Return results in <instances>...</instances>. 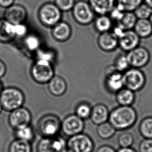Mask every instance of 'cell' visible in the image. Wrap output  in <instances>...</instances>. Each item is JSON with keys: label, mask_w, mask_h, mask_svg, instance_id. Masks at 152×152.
<instances>
[{"label": "cell", "mask_w": 152, "mask_h": 152, "mask_svg": "<svg viewBox=\"0 0 152 152\" xmlns=\"http://www.w3.org/2000/svg\"><path fill=\"white\" fill-rule=\"evenodd\" d=\"M137 112L132 106H119L110 112L108 121L117 131H125L135 125Z\"/></svg>", "instance_id": "cell-1"}, {"label": "cell", "mask_w": 152, "mask_h": 152, "mask_svg": "<svg viewBox=\"0 0 152 152\" xmlns=\"http://www.w3.org/2000/svg\"><path fill=\"white\" fill-rule=\"evenodd\" d=\"M25 96L21 90L16 87H10L3 89L0 94V103L3 110L11 112L23 106Z\"/></svg>", "instance_id": "cell-2"}, {"label": "cell", "mask_w": 152, "mask_h": 152, "mask_svg": "<svg viewBox=\"0 0 152 152\" xmlns=\"http://www.w3.org/2000/svg\"><path fill=\"white\" fill-rule=\"evenodd\" d=\"M61 121L58 116L54 114L43 115L37 123L38 133L42 137H56L61 131Z\"/></svg>", "instance_id": "cell-3"}, {"label": "cell", "mask_w": 152, "mask_h": 152, "mask_svg": "<svg viewBox=\"0 0 152 152\" xmlns=\"http://www.w3.org/2000/svg\"><path fill=\"white\" fill-rule=\"evenodd\" d=\"M31 78L40 85L48 83L54 75L53 64L43 60H36L30 70Z\"/></svg>", "instance_id": "cell-4"}, {"label": "cell", "mask_w": 152, "mask_h": 152, "mask_svg": "<svg viewBox=\"0 0 152 152\" xmlns=\"http://www.w3.org/2000/svg\"><path fill=\"white\" fill-rule=\"evenodd\" d=\"M72 11L74 20L81 26L89 25L93 23L96 16L89 2L85 0L76 1Z\"/></svg>", "instance_id": "cell-5"}, {"label": "cell", "mask_w": 152, "mask_h": 152, "mask_svg": "<svg viewBox=\"0 0 152 152\" xmlns=\"http://www.w3.org/2000/svg\"><path fill=\"white\" fill-rule=\"evenodd\" d=\"M62 12L53 3H46L39 8L38 18L41 23L48 27H53L61 21Z\"/></svg>", "instance_id": "cell-6"}, {"label": "cell", "mask_w": 152, "mask_h": 152, "mask_svg": "<svg viewBox=\"0 0 152 152\" xmlns=\"http://www.w3.org/2000/svg\"><path fill=\"white\" fill-rule=\"evenodd\" d=\"M125 88L134 92L143 89L146 83V78L144 72L139 68H129L123 73Z\"/></svg>", "instance_id": "cell-7"}, {"label": "cell", "mask_w": 152, "mask_h": 152, "mask_svg": "<svg viewBox=\"0 0 152 152\" xmlns=\"http://www.w3.org/2000/svg\"><path fill=\"white\" fill-rule=\"evenodd\" d=\"M67 147L72 152H93L95 145L92 139L83 132L69 137Z\"/></svg>", "instance_id": "cell-8"}, {"label": "cell", "mask_w": 152, "mask_h": 152, "mask_svg": "<svg viewBox=\"0 0 152 152\" xmlns=\"http://www.w3.org/2000/svg\"><path fill=\"white\" fill-rule=\"evenodd\" d=\"M85 128V121L75 114L68 115L61 121V131L68 137L83 133Z\"/></svg>", "instance_id": "cell-9"}, {"label": "cell", "mask_w": 152, "mask_h": 152, "mask_svg": "<svg viewBox=\"0 0 152 152\" xmlns=\"http://www.w3.org/2000/svg\"><path fill=\"white\" fill-rule=\"evenodd\" d=\"M130 67L141 69L150 63L151 53L145 47L139 45L126 53Z\"/></svg>", "instance_id": "cell-10"}, {"label": "cell", "mask_w": 152, "mask_h": 152, "mask_svg": "<svg viewBox=\"0 0 152 152\" xmlns=\"http://www.w3.org/2000/svg\"><path fill=\"white\" fill-rule=\"evenodd\" d=\"M31 113L27 108L22 106L10 112L9 116V124L14 130L21 127L31 125Z\"/></svg>", "instance_id": "cell-11"}, {"label": "cell", "mask_w": 152, "mask_h": 152, "mask_svg": "<svg viewBox=\"0 0 152 152\" xmlns=\"http://www.w3.org/2000/svg\"><path fill=\"white\" fill-rule=\"evenodd\" d=\"M67 147V141L63 137H42L37 145V152H61Z\"/></svg>", "instance_id": "cell-12"}, {"label": "cell", "mask_w": 152, "mask_h": 152, "mask_svg": "<svg viewBox=\"0 0 152 152\" xmlns=\"http://www.w3.org/2000/svg\"><path fill=\"white\" fill-rule=\"evenodd\" d=\"M27 16L25 7L19 4H14L6 9L4 13V18L14 25L25 23Z\"/></svg>", "instance_id": "cell-13"}, {"label": "cell", "mask_w": 152, "mask_h": 152, "mask_svg": "<svg viewBox=\"0 0 152 152\" xmlns=\"http://www.w3.org/2000/svg\"><path fill=\"white\" fill-rule=\"evenodd\" d=\"M141 38L132 30H126L123 35L118 38V47L126 53L139 46Z\"/></svg>", "instance_id": "cell-14"}, {"label": "cell", "mask_w": 152, "mask_h": 152, "mask_svg": "<svg viewBox=\"0 0 152 152\" xmlns=\"http://www.w3.org/2000/svg\"><path fill=\"white\" fill-rule=\"evenodd\" d=\"M97 43L99 49L106 53L114 52L119 48L118 38L112 31L99 34Z\"/></svg>", "instance_id": "cell-15"}, {"label": "cell", "mask_w": 152, "mask_h": 152, "mask_svg": "<svg viewBox=\"0 0 152 152\" xmlns=\"http://www.w3.org/2000/svg\"><path fill=\"white\" fill-rule=\"evenodd\" d=\"M110 112L103 104H96L92 108L90 119L93 124L99 126L108 121Z\"/></svg>", "instance_id": "cell-16"}, {"label": "cell", "mask_w": 152, "mask_h": 152, "mask_svg": "<svg viewBox=\"0 0 152 152\" xmlns=\"http://www.w3.org/2000/svg\"><path fill=\"white\" fill-rule=\"evenodd\" d=\"M72 34V29L69 23L61 21L52 27V35L55 40L65 42L69 39Z\"/></svg>", "instance_id": "cell-17"}, {"label": "cell", "mask_w": 152, "mask_h": 152, "mask_svg": "<svg viewBox=\"0 0 152 152\" xmlns=\"http://www.w3.org/2000/svg\"><path fill=\"white\" fill-rule=\"evenodd\" d=\"M105 86L108 92L116 94L125 87L123 73L116 72L106 76Z\"/></svg>", "instance_id": "cell-18"}, {"label": "cell", "mask_w": 152, "mask_h": 152, "mask_svg": "<svg viewBox=\"0 0 152 152\" xmlns=\"http://www.w3.org/2000/svg\"><path fill=\"white\" fill-rule=\"evenodd\" d=\"M48 84L49 92L56 97H60L64 95L67 90V83L61 76H54Z\"/></svg>", "instance_id": "cell-19"}, {"label": "cell", "mask_w": 152, "mask_h": 152, "mask_svg": "<svg viewBox=\"0 0 152 152\" xmlns=\"http://www.w3.org/2000/svg\"><path fill=\"white\" fill-rule=\"evenodd\" d=\"M96 15H108L116 5V0H88Z\"/></svg>", "instance_id": "cell-20"}, {"label": "cell", "mask_w": 152, "mask_h": 152, "mask_svg": "<svg viewBox=\"0 0 152 152\" xmlns=\"http://www.w3.org/2000/svg\"><path fill=\"white\" fill-rule=\"evenodd\" d=\"M16 37L15 25L4 18H0V42H9Z\"/></svg>", "instance_id": "cell-21"}, {"label": "cell", "mask_w": 152, "mask_h": 152, "mask_svg": "<svg viewBox=\"0 0 152 152\" xmlns=\"http://www.w3.org/2000/svg\"><path fill=\"white\" fill-rule=\"evenodd\" d=\"M93 23L95 31L99 34L111 31L114 25L108 15H96Z\"/></svg>", "instance_id": "cell-22"}, {"label": "cell", "mask_w": 152, "mask_h": 152, "mask_svg": "<svg viewBox=\"0 0 152 152\" xmlns=\"http://www.w3.org/2000/svg\"><path fill=\"white\" fill-rule=\"evenodd\" d=\"M133 30L141 39H147L152 36V25L149 19H137Z\"/></svg>", "instance_id": "cell-23"}, {"label": "cell", "mask_w": 152, "mask_h": 152, "mask_svg": "<svg viewBox=\"0 0 152 152\" xmlns=\"http://www.w3.org/2000/svg\"><path fill=\"white\" fill-rule=\"evenodd\" d=\"M115 99L119 105L132 106L135 102V92L124 87L115 94Z\"/></svg>", "instance_id": "cell-24"}, {"label": "cell", "mask_w": 152, "mask_h": 152, "mask_svg": "<svg viewBox=\"0 0 152 152\" xmlns=\"http://www.w3.org/2000/svg\"><path fill=\"white\" fill-rule=\"evenodd\" d=\"M8 152H32V146L30 142L16 139L10 144Z\"/></svg>", "instance_id": "cell-25"}, {"label": "cell", "mask_w": 152, "mask_h": 152, "mask_svg": "<svg viewBox=\"0 0 152 152\" xmlns=\"http://www.w3.org/2000/svg\"><path fill=\"white\" fill-rule=\"evenodd\" d=\"M116 131L108 121L97 126L96 129V132L99 137L103 140L110 139L113 137Z\"/></svg>", "instance_id": "cell-26"}, {"label": "cell", "mask_w": 152, "mask_h": 152, "mask_svg": "<svg viewBox=\"0 0 152 152\" xmlns=\"http://www.w3.org/2000/svg\"><path fill=\"white\" fill-rule=\"evenodd\" d=\"M23 43L26 49L30 52H36L41 48V40L40 37L36 34H28L25 37Z\"/></svg>", "instance_id": "cell-27"}, {"label": "cell", "mask_w": 152, "mask_h": 152, "mask_svg": "<svg viewBox=\"0 0 152 152\" xmlns=\"http://www.w3.org/2000/svg\"><path fill=\"white\" fill-rule=\"evenodd\" d=\"M16 139L25 141L31 142L34 139V132L31 125L21 127L15 130Z\"/></svg>", "instance_id": "cell-28"}, {"label": "cell", "mask_w": 152, "mask_h": 152, "mask_svg": "<svg viewBox=\"0 0 152 152\" xmlns=\"http://www.w3.org/2000/svg\"><path fill=\"white\" fill-rule=\"evenodd\" d=\"M139 131L144 139H152V117H147L142 120L139 125Z\"/></svg>", "instance_id": "cell-29"}, {"label": "cell", "mask_w": 152, "mask_h": 152, "mask_svg": "<svg viewBox=\"0 0 152 152\" xmlns=\"http://www.w3.org/2000/svg\"><path fill=\"white\" fill-rule=\"evenodd\" d=\"M143 2V0H116V5L124 12H133Z\"/></svg>", "instance_id": "cell-30"}, {"label": "cell", "mask_w": 152, "mask_h": 152, "mask_svg": "<svg viewBox=\"0 0 152 152\" xmlns=\"http://www.w3.org/2000/svg\"><path fill=\"white\" fill-rule=\"evenodd\" d=\"M137 20L134 12H125L121 21L116 23H118L125 30H132Z\"/></svg>", "instance_id": "cell-31"}, {"label": "cell", "mask_w": 152, "mask_h": 152, "mask_svg": "<svg viewBox=\"0 0 152 152\" xmlns=\"http://www.w3.org/2000/svg\"><path fill=\"white\" fill-rule=\"evenodd\" d=\"M91 106L87 102H82L78 104L75 108V114L83 121L90 119L91 115Z\"/></svg>", "instance_id": "cell-32"}, {"label": "cell", "mask_w": 152, "mask_h": 152, "mask_svg": "<svg viewBox=\"0 0 152 152\" xmlns=\"http://www.w3.org/2000/svg\"><path fill=\"white\" fill-rule=\"evenodd\" d=\"M113 64L117 70L123 74L130 68L126 53H123L117 56Z\"/></svg>", "instance_id": "cell-33"}, {"label": "cell", "mask_w": 152, "mask_h": 152, "mask_svg": "<svg viewBox=\"0 0 152 152\" xmlns=\"http://www.w3.org/2000/svg\"><path fill=\"white\" fill-rule=\"evenodd\" d=\"M36 53L37 60H43L52 64L56 56V52L52 49H42L41 48Z\"/></svg>", "instance_id": "cell-34"}, {"label": "cell", "mask_w": 152, "mask_h": 152, "mask_svg": "<svg viewBox=\"0 0 152 152\" xmlns=\"http://www.w3.org/2000/svg\"><path fill=\"white\" fill-rule=\"evenodd\" d=\"M133 12L137 19H149L152 14V9L143 2Z\"/></svg>", "instance_id": "cell-35"}, {"label": "cell", "mask_w": 152, "mask_h": 152, "mask_svg": "<svg viewBox=\"0 0 152 152\" xmlns=\"http://www.w3.org/2000/svg\"><path fill=\"white\" fill-rule=\"evenodd\" d=\"M134 141L133 135L130 132H123L118 137V143L121 148H131Z\"/></svg>", "instance_id": "cell-36"}, {"label": "cell", "mask_w": 152, "mask_h": 152, "mask_svg": "<svg viewBox=\"0 0 152 152\" xmlns=\"http://www.w3.org/2000/svg\"><path fill=\"white\" fill-rule=\"evenodd\" d=\"M75 0H55V5L61 12L72 11L76 3Z\"/></svg>", "instance_id": "cell-37"}, {"label": "cell", "mask_w": 152, "mask_h": 152, "mask_svg": "<svg viewBox=\"0 0 152 152\" xmlns=\"http://www.w3.org/2000/svg\"><path fill=\"white\" fill-rule=\"evenodd\" d=\"M125 13L124 11L119 9L118 7L115 5L108 14V16L114 23H116L121 21Z\"/></svg>", "instance_id": "cell-38"}, {"label": "cell", "mask_w": 152, "mask_h": 152, "mask_svg": "<svg viewBox=\"0 0 152 152\" xmlns=\"http://www.w3.org/2000/svg\"><path fill=\"white\" fill-rule=\"evenodd\" d=\"M140 152H152V139H144L139 145Z\"/></svg>", "instance_id": "cell-39"}, {"label": "cell", "mask_w": 152, "mask_h": 152, "mask_svg": "<svg viewBox=\"0 0 152 152\" xmlns=\"http://www.w3.org/2000/svg\"><path fill=\"white\" fill-rule=\"evenodd\" d=\"M28 32V28L25 23L15 25V32L16 37H25L27 36Z\"/></svg>", "instance_id": "cell-40"}, {"label": "cell", "mask_w": 152, "mask_h": 152, "mask_svg": "<svg viewBox=\"0 0 152 152\" xmlns=\"http://www.w3.org/2000/svg\"><path fill=\"white\" fill-rule=\"evenodd\" d=\"M125 31L126 30L120 25H119L118 23H116V25H114L113 26L111 31L116 36L117 38H119L123 35Z\"/></svg>", "instance_id": "cell-41"}, {"label": "cell", "mask_w": 152, "mask_h": 152, "mask_svg": "<svg viewBox=\"0 0 152 152\" xmlns=\"http://www.w3.org/2000/svg\"><path fill=\"white\" fill-rule=\"evenodd\" d=\"M96 152H117V151L111 146L103 145L99 146L96 151Z\"/></svg>", "instance_id": "cell-42"}, {"label": "cell", "mask_w": 152, "mask_h": 152, "mask_svg": "<svg viewBox=\"0 0 152 152\" xmlns=\"http://www.w3.org/2000/svg\"><path fill=\"white\" fill-rule=\"evenodd\" d=\"M15 0H0V7L7 9L14 4Z\"/></svg>", "instance_id": "cell-43"}, {"label": "cell", "mask_w": 152, "mask_h": 152, "mask_svg": "<svg viewBox=\"0 0 152 152\" xmlns=\"http://www.w3.org/2000/svg\"><path fill=\"white\" fill-rule=\"evenodd\" d=\"M7 66L4 63L0 60V79L3 77L7 73Z\"/></svg>", "instance_id": "cell-44"}, {"label": "cell", "mask_w": 152, "mask_h": 152, "mask_svg": "<svg viewBox=\"0 0 152 152\" xmlns=\"http://www.w3.org/2000/svg\"><path fill=\"white\" fill-rule=\"evenodd\" d=\"M117 152H137L136 150H134L133 148H120Z\"/></svg>", "instance_id": "cell-45"}, {"label": "cell", "mask_w": 152, "mask_h": 152, "mask_svg": "<svg viewBox=\"0 0 152 152\" xmlns=\"http://www.w3.org/2000/svg\"><path fill=\"white\" fill-rule=\"evenodd\" d=\"M143 2L152 9V0H143Z\"/></svg>", "instance_id": "cell-46"}, {"label": "cell", "mask_w": 152, "mask_h": 152, "mask_svg": "<svg viewBox=\"0 0 152 152\" xmlns=\"http://www.w3.org/2000/svg\"><path fill=\"white\" fill-rule=\"evenodd\" d=\"M3 89V85L2 83L1 82V81H0V94H1V93L2 92V91Z\"/></svg>", "instance_id": "cell-47"}, {"label": "cell", "mask_w": 152, "mask_h": 152, "mask_svg": "<svg viewBox=\"0 0 152 152\" xmlns=\"http://www.w3.org/2000/svg\"><path fill=\"white\" fill-rule=\"evenodd\" d=\"M61 152H72L69 149V148H65V150H64L63 151H61Z\"/></svg>", "instance_id": "cell-48"}, {"label": "cell", "mask_w": 152, "mask_h": 152, "mask_svg": "<svg viewBox=\"0 0 152 152\" xmlns=\"http://www.w3.org/2000/svg\"><path fill=\"white\" fill-rule=\"evenodd\" d=\"M3 110V108L1 104V103H0V114L2 113Z\"/></svg>", "instance_id": "cell-49"}, {"label": "cell", "mask_w": 152, "mask_h": 152, "mask_svg": "<svg viewBox=\"0 0 152 152\" xmlns=\"http://www.w3.org/2000/svg\"><path fill=\"white\" fill-rule=\"evenodd\" d=\"M149 20H150V22H151V23L152 25V14L151 15V16H150V18H149Z\"/></svg>", "instance_id": "cell-50"}]
</instances>
